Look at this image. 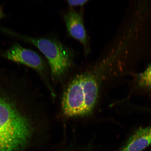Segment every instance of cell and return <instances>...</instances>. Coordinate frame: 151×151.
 Returning a JSON list of instances; mask_svg holds the SVG:
<instances>
[{"mask_svg": "<svg viewBox=\"0 0 151 151\" xmlns=\"http://www.w3.org/2000/svg\"><path fill=\"white\" fill-rule=\"evenodd\" d=\"M31 82L0 69V151H22L46 130Z\"/></svg>", "mask_w": 151, "mask_h": 151, "instance_id": "6da1fadb", "label": "cell"}, {"mask_svg": "<svg viewBox=\"0 0 151 151\" xmlns=\"http://www.w3.org/2000/svg\"><path fill=\"white\" fill-rule=\"evenodd\" d=\"M109 61L105 60L77 75L69 83L62 97V111L68 117L88 116L93 112Z\"/></svg>", "mask_w": 151, "mask_h": 151, "instance_id": "7a4b0ae2", "label": "cell"}, {"mask_svg": "<svg viewBox=\"0 0 151 151\" xmlns=\"http://www.w3.org/2000/svg\"><path fill=\"white\" fill-rule=\"evenodd\" d=\"M0 30L13 37L35 46L46 56L53 79L61 80L73 65L74 55L72 51L57 40L35 37L21 35L4 28Z\"/></svg>", "mask_w": 151, "mask_h": 151, "instance_id": "3957f363", "label": "cell"}, {"mask_svg": "<svg viewBox=\"0 0 151 151\" xmlns=\"http://www.w3.org/2000/svg\"><path fill=\"white\" fill-rule=\"evenodd\" d=\"M0 55L9 61L27 66L36 71L48 86L52 97L55 96L47 77L46 62L37 52L16 43L8 50L0 52Z\"/></svg>", "mask_w": 151, "mask_h": 151, "instance_id": "277c9868", "label": "cell"}, {"mask_svg": "<svg viewBox=\"0 0 151 151\" xmlns=\"http://www.w3.org/2000/svg\"><path fill=\"white\" fill-rule=\"evenodd\" d=\"M64 20L69 35L82 43L85 54L87 55L90 47L82 14L71 9L65 15Z\"/></svg>", "mask_w": 151, "mask_h": 151, "instance_id": "5b68a950", "label": "cell"}, {"mask_svg": "<svg viewBox=\"0 0 151 151\" xmlns=\"http://www.w3.org/2000/svg\"><path fill=\"white\" fill-rule=\"evenodd\" d=\"M151 145V125L136 131L119 151H142Z\"/></svg>", "mask_w": 151, "mask_h": 151, "instance_id": "8992f818", "label": "cell"}, {"mask_svg": "<svg viewBox=\"0 0 151 151\" xmlns=\"http://www.w3.org/2000/svg\"><path fill=\"white\" fill-rule=\"evenodd\" d=\"M137 81L140 88L151 92V62L143 73L137 76Z\"/></svg>", "mask_w": 151, "mask_h": 151, "instance_id": "52a82bcc", "label": "cell"}, {"mask_svg": "<svg viewBox=\"0 0 151 151\" xmlns=\"http://www.w3.org/2000/svg\"><path fill=\"white\" fill-rule=\"evenodd\" d=\"M88 1V0H68L67 2L71 6H82L86 4Z\"/></svg>", "mask_w": 151, "mask_h": 151, "instance_id": "ba28073f", "label": "cell"}, {"mask_svg": "<svg viewBox=\"0 0 151 151\" xmlns=\"http://www.w3.org/2000/svg\"><path fill=\"white\" fill-rule=\"evenodd\" d=\"M5 16L4 11L2 7L0 6V20L4 17Z\"/></svg>", "mask_w": 151, "mask_h": 151, "instance_id": "9c48e42d", "label": "cell"}]
</instances>
